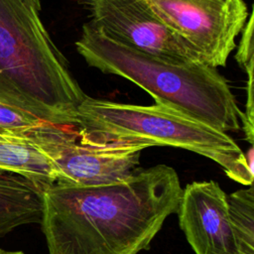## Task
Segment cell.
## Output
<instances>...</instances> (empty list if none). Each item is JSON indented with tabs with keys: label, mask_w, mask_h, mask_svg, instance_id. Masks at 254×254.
I'll return each mask as SVG.
<instances>
[{
	"label": "cell",
	"mask_w": 254,
	"mask_h": 254,
	"mask_svg": "<svg viewBox=\"0 0 254 254\" xmlns=\"http://www.w3.org/2000/svg\"><path fill=\"white\" fill-rule=\"evenodd\" d=\"M0 173L21 176L43 190L57 182V173L50 160L16 134H0Z\"/></svg>",
	"instance_id": "obj_10"
},
{
	"label": "cell",
	"mask_w": 254,
	"mask_h": 254,
	"mask_svg": "<svg viewBox=\"0 0 254 254\" xmlns=\"http://www.w3.org/2000/svg\"><path fill=\"white\" fill-rule=\"evenodd\" d=\"M210 67L225 66L249 16L244 0H144Z\"/></svg>",
	"instance_id": "obj_6"
},
{
	"label": "cell",
	"mask_w": 254,
	"mask_h": 254,
	"mask_svg": "<svg viewBox=\"0 0 254 254\" xmlns=\"http://www.w3.org/2000/svg\"><path fill=\"white\" fill-rule=\"evenodd\" d=\"M241 38L238 43L235 60L244 70L254 63V46H253V13L250 16L241 32Z\"/></svg>",
	"instance_id": "obj_13"
},
{
	"label": "cell",
	"mask_w": 254,
	"mask_h": 254,
	"mask_svg": "<svg viewBox=\"0 0 254 254\" xmlns=\"http://www.w3.org/2000/svg\"><path fill=\"white\" fill-rule=\"evenodd\" d=\"M41 0H0V102L75 127L86 96L41 18Z\"/></svg>",
	"instance_id": "obj_2"
},
{
	"label": "cell",
	"mask_w": 254,
	"mask_h": 254,
	"mask_svg": "<svg viewBox=\"0 0 254 254\" xmlns=\"http://www.w3.org/2000/svg\"><path fill=\"white\" fill-rule=\"evenodd\" d=\"M44 121L0 102V134H21Z\"/></svg>",
	"instance_id": "obj_12"
},
{
	"label": "cell",
	"mask_w": 254,
	"mask_h": 254,
	"mask_svg": "<svg viewBox=\"0 0 254 254\" xmlns=\"http://www.w3.org/2000/svg\"><path fill=\"white\" fill-rule=\"evenodd\" d=\"M0 254H24V253L21 251H8V250L0 249Z\"/></svg>",
	"instance_id": "obj_15"
},
{
	"label": "cell",
	"mask_w": 254,
	"mask_h": 254,
	"mask_svg": "<svg viewBox=\"0 0 254 254\" xmlns=\"http://www.w3.org/2000/svg\"><path fill=\"white\" fill-rule=\"evenodd\" d=\"M16 135L50 160L57 173L56 183L74 187L124 180L138 168L141 152L148 148L140 144L87 142L72 127L47 122Z\"/></svg>",
	"instance_id": "obj_5"
},
{
	"label": "cell",
	"mask_w": 254,
	"mask_h": 254,
	"mask_svg": "<svg viewBox=\"0 0 254 254\" xmlns=\"http://www.w3.org/2000/svg\"><path fill=\"white\" fill-rule=\"evenodd\" d=\"M226 195L214 181L193 182L183 190L177 213L195 254H240Z\"/></svg>",
	"instance_id": "obj_8"
},
{
	"label": "cell",
	"mask_w": 254,
	"mask_h": 254,
	"mask_svg": "<svg viewBox=\"0 0 254 254\" xmlns=\"http://www.w3.org/2000/svg\"><path fill=\"white\" fill-rule=\"evenodd\" d=\"M88 22L110 39L162 60L202 63L197 53L169 30L144 0H76Z\"/></svg>",
	"instance_id": "obj_7"
},
{
	"label": "cell",
	"mask_w": 254,
	"mask_h": 254,
	"mask_svg": "<svg viewBox=\"0 0 254 254\" xmlns=\"http://www.w3.org/2000/svg\"><path fill=\"white\" fill-rule=\"evenodd\" d=\"M230 220L240 254H254V190H236L226 195Z\"/></svg>",
	"instance_id": "obj_11"
},
{
	"label": "cell",
	"mask_w": 254,
	"mask_h": 254,
	"mask_svg": "<svg viewBox=\"0 0 254 254\" xmlns=\"http://www.w3.org/2000/svg\"><path fill=\"white\" fill-rule=\"evenodd\" d=\"M182 193L177 172L164 164L106 185L55 183L43 191L40 223L49 254H138L178 212Z\"/></svg>",
	"instance_id": "obj_1"
},
{
	"label": "cell",
	"mask_w": 254,
	"mask_h": 254,
	"mask_svg": "<svg viewBox=\"0 0 254 254\" xmlns=\"http://www.w3.org/2000/svg\"><path fill=\"white\" fill-rule=\"evenodd\" d=\"M253 68L254 64H250L246 68V73L248 76L247 79V101H246V110L242 112L241 115V128L243 129L247 141L252 145L253 144V115H254V103H253Z\"/></svg>",
	"instance_id": "obj_14"
},
{
	"label": "cell",
	"mask_w": 254,
	"mask_h": 254,
	"mask_svg": "<svg viewBox=\"0 0 254 254\" xmlns=\"http://www.w3.org/2000/svg\"><path fill=\"white\" fill-rule=\"evenodd\" d=\"M43 191L21 176L0 173V238L19 226L41 223Z\"/></svg>",
	"instance_id": "obj_9"
},
{
	"label": "cell",
	"mask_w": 254,
	"mask_h": 254,
	"mask_svg": "<svg viewBox=\"0 0 254 254\" xmlns=\"http://www.w3.org/2000/svg\"><path fill=\"white\" fill-rule=\"evenodd\" d=\"M80 139L185 149L217 163L227 177L253 183V148L246 154L226 133L160 103L137 105L85 96L75 114Z\"/></svg>",
	"instance_id": "obj_4"
},
{
	"label": "cell",
	"mask_w": 254,
	"mask_h": 254,
	"mask_svg": "<svg viewBox=\"0 0 254 254\" xmlns=\"http://www.w3.org/2000/svg\"><path fill=\"white\" fill-rule=\"evenodd\" d=\"M74 45L89 66L134 82L155 103L226 133L241 129L243 111L217 68L203 63L179 64L162 60L110 39L87 22Z\"/></svg>",
	"instance_id": "obj_3"
}]
</instances>
